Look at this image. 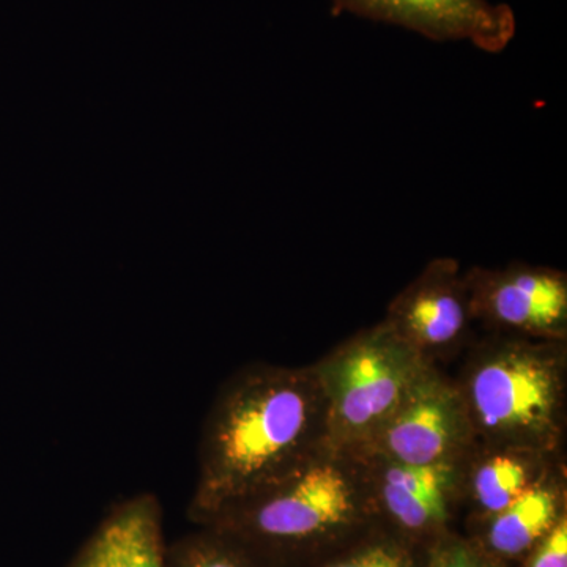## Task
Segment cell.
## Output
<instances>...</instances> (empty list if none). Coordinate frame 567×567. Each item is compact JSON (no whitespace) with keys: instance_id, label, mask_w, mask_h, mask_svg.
<instances>
[{"instance_id":"obj_1","label":"cell","mask_w":567,"mask_h":567,"mask_svg":"<svg viewBox=\"0 0 567 567\" xmlns=\"http://www.w3.org/2000/svg\"><path fill=\"white\" fill-rule=\"evenodd\" d=\"M328 450L315 365H246L223 383L205 417L193 517L208 524Z\"/></svg>"},{"instance_id":"obj_2","label":"cell","mask_w":567,"mask_h":567,"mask_svg":"<svg viewBox=\"0 0 567 567\" xmlns=\"http://www.w3.org/2000/svg\"><path fill=\"white\" fill-rule=\"evenodd\" d=\"M566 341L491 334L456 385L476 445L558 457L566 431Z\"/></svg>"},{"instance_id":"obj_3","label":"cell","mask_w":567,"mask_h":567,"mask_svg":"<svg viewBox=\"0 0 567 567\" xmlns=\"http://www.w3.org/2000/svg\"><path fill=\"white\" fill-rule=\"evenodd\" d=\"M368 505L361 462L328 450L205 525L264 543H312L352 527Z\"/></svg>"},{"instance_id":"obj_4","label":"cell","mask_w":567,"mask_h":567,"mask_svg":"<svg viewBox=\"0 0 567 567\" xmlns=\"http://www.w3.org/2000/svg\"><path fill=\"white\" fill-rule=\"evenodd\" d=\"M315 365L327 401L328 445L354 456L390 420L427 361L380 322Z\"/></svg>"},{"instance_id":"obj_5","label":"cell","mask_w":567,"mask_h":567,"mask_svg":"<svg viewBox=\"0 0 567 567\" xmlns=\"http://www.w3.org/2000/svg\"><path fill=\"white\" fill-rule=\"evenodd\" d=\"M475 446L456 382L431 364L390 420L353 457H379L406 465L462 464Z\"/></svg>"},{"instance_id":"obj_6","label":"cell","mask_w":567,"mask_h":567,"mask_svg":"<svg viewBox=\"0 0 567 567\" xmlns=\"http://www.w3.org/2000/svg\"><path fill=\"white\" fill-rule=\"evenodd\" d=\"M475 322L491 334L566 341L567 276L529 264L465 271Z\"/></svg>"},{"instance_id":"obj_7","label":"cell","mask_w":567,"mask_h":567,"mask_svg":"<svg viewBox=\"0 0 567 567\" xmlns=\"http://www.w3.org/2000/svg\"><path fill=\"white\" fill-rule=\"evenodd\" d=\"M383 323L427 363L457 352L473 319L466 274L450 257L432 260L386 309Z\"/></svg>"},{"instance_id":"obj_8","label":"cell","mask_w":567,"mask_h":567,"mask_svg":"<svg viewBox=\"0 0 567 567\" xmlns=\"http://www.w3.org/2000/svg\"><path fill=\"white\" fill-rule=\"evenodd\" d=\"M333 13L399 25L434 41H468L498 54L516 35V14L491 0H331Z\"/></svg>"},{"instance_id":"obj_9","label":"cell","mask_w":567,"mask_h":567,"mask_svg":"<svg viewBox=\"0 0 567 567\" xmlns=\"http://www.w3.org/2000/svg\"><path fill=\"white\" fill-rule=\"evenodd\" d=\"M364 470L371 505L409 533L434 532L451 516L461 495L462 464L406 465L357 457Z\"/></svg>"},{"instance_id":"obj_10","label":"cell","mask_w":567,"mask_h":567,"mask_svg":"<svg viewBox=\"0 0 567 567\" xmlns=\"http://www.w3.org/2000/svg\"><path fill=\"white\" fill-rule=\"evenodd\" d=\"M70 567H167L155 496L136 495L115 507Z\"/></svg>"},{"instance_id":"obj_11","label":"cell","mask_w":567,"mask_h":567,"mask_svg":"<svg viewBox=\"0 0 567 567\" xmlns=\"http://www.w3.org/2000/svg\"><path fill=\"white\" fill-rule=\"evenodd\" d=\"M558 462V457L528 451L476 445L462 462L461 494L468 496L481 514L494 517Z\"/></svg>"},{"instance_id":"obj_12","label":"cell","mask_w":567,"mask_h":567,"mask_svg":"<svg viewBox=\"0 0 567 567\" xmlns=\"http://www.w3.org/2000/svg\"><path fill=\"white\" fill-rule=\"evenodd\" d=\"M565 483L558 462L516 502L491 517L488 548L505 558L520 557L533 550L565 516Z\"/></svg>"},{"instance_id":"obj_13","label":"cell","mask_w":567,"mask_h":567,"mask_svg":"<svg viewBox=\"0 0 567 567\" xmlns=\"http://www.w3.org/2000/svg\"><path fill=\"white\" fill-rule=\"evenodd\" d=\"M173 567H256L245 554L219 539H196L175 554Z\"/></svg>"},{"instance_id":"obj_14","label":"cell","mask_w":567,"mask_h":567,"mask_svg":"<svg viewBox=\"0 0 567 567\" xmlns=\"http://www.w3.org/2000/svg\"><path fill=\"white\" fill-rule=\"evenodd\" d=\"M324 567H412L404 548L391 543H372L350 551Z\"/></svg>"},{"instance_id":"obj_15","label":"cell","mask_w":567,"mask_h":567,"mask_svg":"<svg viewBox=\"0 0 567 567\" xmlns=\"http://www.w3.org/2000/svg\"><path fill=\"white\" fill-rule=\"evenodd\" d=\"M528 567H567V520L559 518L543 540L533 548Z\"/></svg>"},{"instance_id":"obj_16","label":"cell","mask_w":567,"mask_h":567,"mask_svg":"<svg viewBox=\"0 0 567 567\" xmlns=\"http://www.w3.org/2000/svg\"><path fill=\"white\" fill-rule=\"evenodd\" d=\"M431 567H496L483 555L462 543H453L436 554Z\"/></svg>"}]
</instances>
